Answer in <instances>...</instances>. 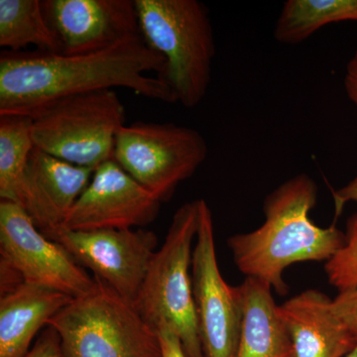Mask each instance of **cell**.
Returning a JSON list of instances; mask_svg holds the SVG:
<instances>
[{
  "instance_id": "11",
  "label": "cell",
  "mask_w": 357,
  "mask_h": 357,
  "mask_svg": "<svg viewBox=\"0 0 357 357\" xmlns=\"http://www.w3.org/2000/svg\"><path fill=\"white\" fill-rule=\"evenodd\" d=\"M161 204L112 158L96 169L88 187L66 218L63 229H143L156 220Z\"/></svg>"
},
{
  "instance_id": "20",
  "label": "cell",
  "mask_w": 357,
  "mask_h": 357,
  "mask_svg": "<svg viewBox=\"0 0 357 357\" xmlns=\"http://www.w3.org/2000/svg\"><path fill=\"white\" fill-rule=\"evenodd\" d=\"M344 245L326 262L331 285L340 292L357 288V213L347 222Z\"/></svg>"
},
{
  "instance_id": "3",
  "label": "cell",
  "mask_w": 357,
  "mask_h": 357,
  "mask_svg": "<svg viewBox=\"0 0 357 357\" xmlns=\"http://www.w3.org/2000/svg\"><path fill=\"white\" fill-rule=\"evenodd\" d=\"M141 36L165 60L157 75L185 109L204 100L211 79L215 36L198 0H135Z\"/></svg>"
},
{
  "instance_id": "16",
  "label": "cell",
  "mask_w": 357,
  "mask_h": 357,
  "mask_svg": "<svg viewBox=\"0 0 357 357\" xmlns=\"http://www.w3.org/2000/svg\"><path fill=\"white\" fill-rule=\"evenodd\" d=\"M238 288L243 321L236 357H293L292 340L271 286L246 277Z\"/></svg>"
},
{
  "instance_id": "7",
  "label": "cell",
  "mask_w": 357,
  "mask_h": 357,
  "mask_svg": "<svg viewBox=\"0 0 357 357\" xmlns=\"http://www.w3.org/2000/svg\"><path fill=\"white\" fill-rule=\"evenodd\" d=\"M208 156V144L196 129L175 123L136 121L115 139L114 160L161 203L192 177Z\"/></svg>"
},
{
  "instance_id": "10",
  "label": "cell",
  "mask_w": 357,
  "mask_h": 357,
  "mask_svg": "<svg viewBox=\"0 0 357 357\" xmlns=\"http://www.w3.org/2000/svg\"><path fill=\"white\" fill-rule=\"evenodd\" d=\"M52 241L62 244L83 267L134 305L157 252L158 237L145 229L70 231L60 229Z\"/></svg>"
},
{
  "instance_id": "14",
  "label": "cell",
  "mask_w": 357,
  "mask_h": 357,
  "mask_svg": "<svg viewBox=\"0 0 357 357\" xmlns=\"http://www.w3.org/2000/svg\"><path fill=\"white\" fill-rule=\"evenodd\" d=\"M331 301L318 290H306L279 306L293 357H344L356 347L357 337L333 318Z\"/></svg>"
},
{
  "instance_id": "22",
  "label": "cell",
  "mask_w": 357,
  "mask_h": 357,
  "mask_svg": "<svg viewBox=\"0 0 357 357\" xmlns=\"http://www.w3.org/2000/svg\"><path fill=\"white\" fill-rule=\"evenodd\" d=\"M24 357H66L58 333L48 326Z\"/></svg>"
},
{
  "instance_id": "1",
  "label": "cell",
  "mask_w": 357,
  "mask_h": 357,
  "mask_svg": "<svg viewBox=\"0 0 357 357\" xmlns=\"http://www.w3.org/2000/svg\"><path fill=\"white\" fill-rule=\"evenodd\" d=\"M165 60L142 37L107 50L65 56L3 51L0 55V114L28 115L65 96L124 88L151 100L175 103L158 77Z\"/></svg>"
},
{
  "instance_id": "2",
  "label": "cell",
  "mask_w": 357,
  "mask_h": 357,
  "mask_svg": "<svg viewBox=\"0 0 357 357\" xmlns=\"http://www.w3.org/2000/svg\"><path fill=\"white\" fill-rule=\"evenodd\" d=\"M318 199V185L307 174L289 178L265 198V220L248 234L229 237L239 271L259 279L283 296L288 293L284 281L286 268L294 263L328 261L345 243L342 230L318 227L310 213Z\"/></svg>"
},
{
  "instance_id": "24",
  "label": "cell",
  "mask_w": 357,
  "mask_h": 357,
  "mask_svg": "<svg viewBox=\"0 0 357 357\" xmlns=\"http://www.w3.org/2000/svg\"><path fill=\"white\" fill-rule=\"evenodd\" d=\"M344 89L357 110V50L345 68Z\"/></svg>"
},
{
  "instance_id": "19",
  "label": "cell",
  "mask_w": 357,
  "mask_h": 357,
  "mask_svg": "<svg viewBox=\"0 0 357 357\" xmlns=\"http://www.w3.org/2000/svg\"><path fill=\"white\" fill-rule=\"evenodd\" d=\"M28 45L61 54L57 36L47 22L42 0H0V46L20 52Z\"/></svg>"
},
{
  "instance_id": "23",
  "label": "cell",
  "mask_w": 357,
  "mask_h": 357,
  "mask_svg": "<svg viewBox=\"0 0 357 357\" xmlns=\"http://www.w3.org/2000/svg\"><path fill=\"white\" fill-rule=\"evenodd\" d=\"M162 357H188L180 338L168 328H160L158 331Z\"/></svg>"
},
{
  "instance_id": "25",
  "label": "cell",
  "mask_w": 357,
  "mask_h": 357,
  "mask_svg": "<svg viewBox=\"0 0 357 357\" xmlns=\"http://www.w3.org/2000/svg\"><path fill=\"white\" fill-rule=\"evenodd\" d=\"M333 195L337 215L342 213L345 204L351 203V202L357 204V174L349 184L344 185L342 189L333 192Z\"/></svg>"
},
{
  "instance_id": "9",
  "label": "cell",
  "mask_w": 357,
  "mask_h": 357,
  "mask_svg": "<svg viewBox=\"0 0 357 357\" xmlns=\"http://www.w3.org/2000/svg\"><path fill=\"white\" fill-rule=\"evenodd\" d=\"M0 255L24 283L58 291L73 299L95 290L96 281L59 243L44 236L24 208L0 203Z\"/></svg>"
},
{
  "instance_id": "15",
  "label": "cell",
  "mask_w": 357,
  "mask_h": 357,
  "mask_svg": "<svg viewBox=\"0 0 357 357\" xmlns=\"http://www.w3.org/2000/svg\"><path fill=\"white\" fill-rule=\"evenodd\" d=\"M74 300L58 291L22 284L0 299V357H24L39 331Z\"/></svg>"
},
{
  "instance_id": "18",
  "label": "cell",
  "mask_w": 357,
  "mask_h": 357,
  "mask_svg": "<svg viewBox=\"0 0 357 357\" xmlns=\"http://www.w3.org/2000/svg\"><path fill=\"white\" fill-rule=\"evenodd\" d=\"M357 21V0H288L274 29L282 44L301 43L333 23Z\"/></svg>"
},
{
  "instance_id": "13",
  "label": "cell",
  "mask_w": 357,
  "mask_h": 357,
  "mask_svg": "<svg viewBox=\"0 0 357 357\" xmlns=\"http://www.w3.org/2000/svg\"><path fill=\"white\" fill-rule=\"evenodd\" d=\"M95 169L68 163L33 149L25 183L24 208L37 229L53 239L93 178Z\"/></svg>"
},
{
  "instance_id": "8",
  "label": "cell",
  "mask_w": 357,
  "mask_h": 357,
  "mask_svg": "<svg viewBox=\"0 0 357 357\" xmlns=\"http://www.w3.org/2000/svg\"><path fill=\"white\" fill-rule=\"evenodd\" d=\"M192 255V287L204 357H236L243 321L238 287L220 273L215 253L213 213L199 199V225Z\"/></svg>"
},
{
  "instance_id": "26",
  "label": "cell",
  "mask_w": 357,
  "mask_h": 357,
  "mask_svg": "<svg viewBox=\"0 0 357 357\" xmlns=\"http://www.w3.org/2000/svg\"><path fill=\"white\" fill-rule=\"evenodd\" d=\"M344 357H357V344Z\"/></svg>"
},
{
  "instance_id": "5",
  "label": "cell",
  "mask_w": 357,
  "mask_h": 357,
  "mask_svg": "<svg viewBox=\"0 0 357 357\" xmlns=\"http://www.w3.org/2000/svg\"><path fill=\"white\" fill-rule=\"evenodd\" d=\"M35 147L74 165L96 169L114 158L126 107L114 89L65 96L28 114Z\"/></svg>"
},
{
  "instance_id": "21",
  "label": "cell",
  "mask_w": 357,
  "mask_h": 357,
  "mask_svg": "<svg viewBox=\"0 0 357 357\" xmlns=\"http://www.w3.org/2000/svg\"><path fill=\"white\" fill-rule=\"evenodd\" d=\"M330 310L338 325L357 337V288L340 292L331 301Z\"/></svg>"
},
{
  "instance_id": "6",
  "label": "cell",
  "mask_w": 357,
  "mask_h": 357,
  "mask_svg": "<svg viewBox=\"0 0 357 357\" xmlns=\"http://www.w3.org/2000/svg\"><path fill=\"white\" fill-rule=\"evenodd\" d=\"M95 279V290L73 300L49 321L65 356L162 357L158 333L134 305Z\"/></svg>"
},
{
  "instance_id": "17",
  "label": "cell",
  "mask_w": 357,
  "mask_h": 357,
  "mask_svg": "<svg viewBox=\"0 0 357 357\" xmlns=\"http://www.w3.org/2000/svg\"><path fill=\"white\" fill-rule=\"evenodd\" d=\"M35 145L31 117L0 114V198L23 208L28 163Z\"/></svg>"
},
{
  "instance_id": "4",
  "label": "cell",
  "mask_w": 357,
  "mask_h": 357,
  "mask_svg": "<svg viewBox=\"0 0 357 357\" xmlns=\"http://www.w3.org/2000/svg\"><path fill=\"white\" fill-rule=\"evenodd\" d=\"M199 204V199L188 202L176 211L134 303L156 332L168 328L178 335L188 357H204L189 272L198 232Z\"/></svg>"
},
{
  "instance_id": "12",
  "label": "cell",
  "mask_w": 357,
  "mask_h": 357,
  "mask_svg": "<svg viewBox=\"0 0 357 357\" xmlns=\"http://www.w3.org/2000/svg\"><path fill=\"white\" fill-rule=\"evenodd\" d=\"M61 55L107 50L140 38L135 0H42Z\"/></svg>"
}]
</instances>
